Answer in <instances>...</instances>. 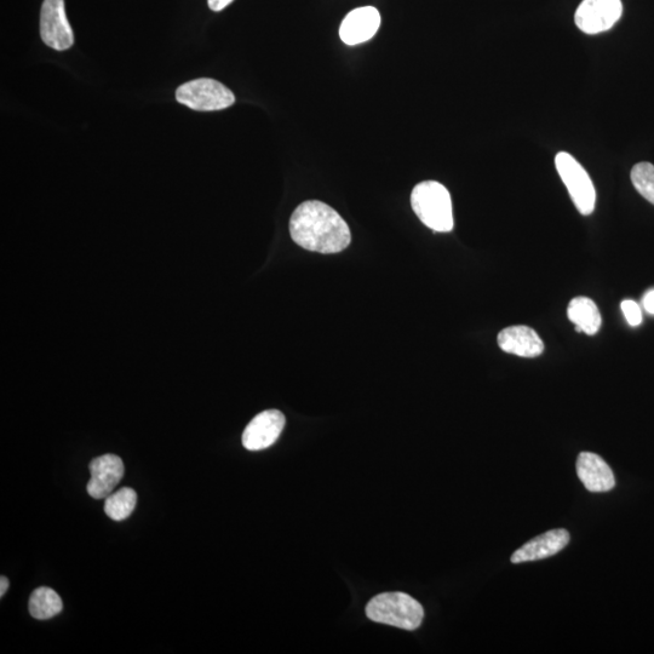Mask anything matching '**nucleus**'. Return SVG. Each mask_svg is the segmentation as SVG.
Masks as SVG:
<instances>
[{"label": "nucleus", "instance_id": "1", "mask_svg": "<svg viewBox=\"0 0 654 654\" xmlns=\"http://www.w3.org/2000/svg\"><path fill=\"white\" fill-rule=\"evenodd\" d=\"M290 234L301 248L325 255L346 250L352 242L347 222L319 200H308L297 206L291 216Z\"/></svg>", "mask_w": 654, "mask_h": 654}, {"label": "nucleus", "instance_id": "2", "mask_svg": "<svg viewBox=\"0 0 654 654\" xmlns=\"http://www.w3.org/2000/svg\"><path fill=\"white\" fill-rule=\"evenodd\" d=\"M411 206L423 225L434 232L449 233L455 227L451 195L439 182L418 183L411 193Z\"/></svg>", "mask_w": 654, "mask_h": 654}, {"label": "nucleus", "instance_id": "3", "mask_svg": "<svg viewBox=\"0 0 654 654\" xmlns=\"http://www.w3.org/2000/svg\"><path fill=\"white\" fill-rule=\"evenodd\" d=\"M366 615L376 623L393 625L404 630L421 627L424 610L420 602L405 593H384L375 596L366 606Z\"/></svg>", "mask_w": 654, "mask_h": 654}, {"label": "nucleus", "instance_id": "4", "mask_svg": "<svg viewBox=\"0 0 654 654\" xmlns=\"http://www.w3.org/2000/svg\"><path fill=\"white\" fill-rule=\"evenodd\" d=\"M176 100L194 111L212 112L234 105L235 96L217 80L200 78L182 84L176 91Z\"/></svg>", "mask_w": 654, "mask_h": 654}, {"label": "nucleus", "instance_id": "5", "mask_svg": "<svg viewBox=\"0 0 654 654\" xmlns=\"http://www.w3.org/2000/svg\"><path fill=\"white\" fill-rule=\"evenodd\" d=\"M555 166L577 210L584 216L592 215L595 209L596 192L588 172L566 152H560L556 156Z\"/></svg>", "mask_w": 654, "mask_h": 654}, {"label": "nucleus", "instance_id": "6", "mask_svg": "<svg viewBox=\"0 0 654 654\" xmlns=\"http://www.w3.org/2000/svg\"><path fill=\"white\" fill-rule=\"evenodd\" d=\"M40 37L44 44L57 51L73 47V30L67 19L65 0H44L40 11Z\"/></svg>", "mask_w": 654, "mask_h": 654}, {"label": "nucleus", "instance_id": "7", "mask_svg": "<svg viewBox=\"0 0 654 654\" xmlns=\"http://www.w3.org/2000/svg\"><path fill=\"white\" fill-rule=\"evenodd\" d=\"M623 14L622 0H583L576 11L575 22L587 34L611 30Z\"/></svg>", "mask_w": 654, "mask_h": 654}, {"label": "nucleus", "instance_id": "8", "mask_svg": "<svg viewBox=\"0 0 654 654\" xmlns=\"http://www.w3.org/2000/svg\"><path fill=\"white\" fill-rule=\"evenodd\" d=\"M285 416L278 410H267L252 420L243 434V445L249 451L268 449L279 439L285 427Z\"/></svg>", "mask_w": 654, "mask_h": 654}, {"label": "nucleus", "instance_id": "9", "mask_svg": "<svg viewBox=\"0 0 654 654\" xmlns=\"http://www.w3.org/2000/svg\"><path fill=\"white\" fill-rule=\"evenodd\" d=\"M90 481L86 490L95 499L107 498L124 476V463L116 455H103L90 463Z\"/></svg>", "mask_w": 654, "mask_h": 654}, {"label": "nucleus", "instance_id": "10", "mask_svg": "<svg viewBox=\"0 0 654 654\" xmlns=\"http://www.w3.org/2000/svg\"><path fill=\"white\" fill-rule=\"evenodd\" d=\"M381 26V14L374 7L358 8L346 16L340 27V37L347 45L369 42Z\"/></svg>", "mask_w": 654, "mask_h": 654}, {"label": "nucleus", "instance_id": "11", "mask_svg": "<svg viewBox=\"0 0 654 654\" xmlns=\"http://www.w3.org/2000/svg\"><path fill=\"white\" fill-rule=\"evenodd\" d=\"M497 342L503 352L521 358H536L544 352L542 338L529 326H509L499 332Z\"/></svg>", "mask_w": 654, "mask_h": 654}, {"label": "nucleus", "instance_id": "12", "mask_svg": "<svg viewBox=\"0 0 654 654\" xmlns=\"http://www.w3.org/2000/svg\"><path fill=\"white\" fill-rule=\"evenodd\" d=\"M570 533L564 529L552 530L531 539L512 555L513 564L550 558L570 543Z\"/></svg>", "mask_w": 654, "mask_h": 654}, {"label": "nucleus", "instance_id": "13", "mask_svg": "<svg viewBox=\"0 0 654 654\" xmlns=\"http://www.w3.org/2000/svg\"><path fill=\"white\" fill-rule=\"evenodd\" d=\"M576 468L579 480L590 492L611 491L616 485L612 469L595 453L582 452L577 458Z\"/></svg>", "mask_w": 654, "mask_h": 654}, {"label": "nucleus", "instance_id": "14", "mask_svg": "<svg viewBox=\"0 0 654 654\" xmlns=\"http://www.w3.org/2000/svg\"><path fill=\"white\" fill-rule=\"evenodd\" d=\"M570 321L576 325L577 332H584L589 336L598 334L602 319L598 306L588 297H576L567 308Z\"/></svg>", "mask_w": 654, "mask_h": 654}, {"label": "nucleus", "instance_id": "15", "mask_svg": "<svg viewBox=\"0 0 654 654\" xmlns=\"http://www.w3.org/2000/svg\"><path fill=\"white\" fill-rule=\"evenodd\" d=\"M28 608H30L33 618L38 621H47V619L59 615L63 608V602L55 590L42 587L34 590Z\"/></svg>", "mask_w": 654, "mask_h": 654}, {"label": "nucleus", "instance_id": "16", "mask_svg": "<svg viewBox=\"0 0 654 654\" xmlns=\"http://www.w3.org/2000/svg\"><path fill=\"white\" fill-rule=\"evenodd\" d=\"M137 503L135 490L124 487L106 498L105 513L114 521H123L133 514Z\"/></svg>", "mask_w": 654, "mask_h": 654}, {"label": "nucleus", "instance_id": "17", "mask_svg": "<svg viewBox=\"0 0 654 654\" xmlns=\"http://www.w3.org/2000/svg\"><path fill=\"white\" fill-rule=\"evenodd\" d=\"M631 181L642 197L654 205V165L651 163L636 164L631 170Z\"/></svg>", "mask_w": 654, "mask_h": 654}, {"label": "nucleus", "instance_id": "18", "mask_svg": "<svg viewBox=\"0 0 654 654\" xmlns=\"http://www.w3.org/2000/svg\"><path fill=\"white\" fill-rule=\"evenodd\" d=\"M622 312L630 326H639L642 323V312L638 303L631 300L622 302Z\"/></svg>", "mask_w": 654, "mask_h": 654}, {"label": "nucleus", "instance_id": "19", "mask_svg": "<svg viewBox=\"0 0 654 654\" xmlns=\"http://www.w3.org/2000/svg\"><path fill=\"white\" fill-rule=\"evenodd\" d=\"M234 0H208L209 8L212 11H222L226 9L228 5H231Z\"/></svg>", "mask_w": 654, "mask_h": 654}, {"label": "nucleus", "instance_id": "20", "mask_svg": "<svg viewBox=\"0 0 654 654\" xmlns=\"http://www.w3.org/2000/svg\"><path fill=\"white\" fill-rule=\"evenodd\" d=\"M642 303H644L647 313L654 315V289L647 292Z\"/></svg>", "mask_w": 654, "mask_h": 654}, {"label": "nucleus", "instance_id": "21", "mask_svg": "<svg viewBox=\"0 0 654 654\" xmlns=\"http://www.w3.org/2000/svg\"><path fill=\"white\" fill-rule=\"evenodd\" d=\"M8 589H9V579L7 577L2 576V578H0V596H2V598L5 595V593L8 592Z\"/></svg>", "mask_w": 654, "mask_h": 654}]
</instances>
